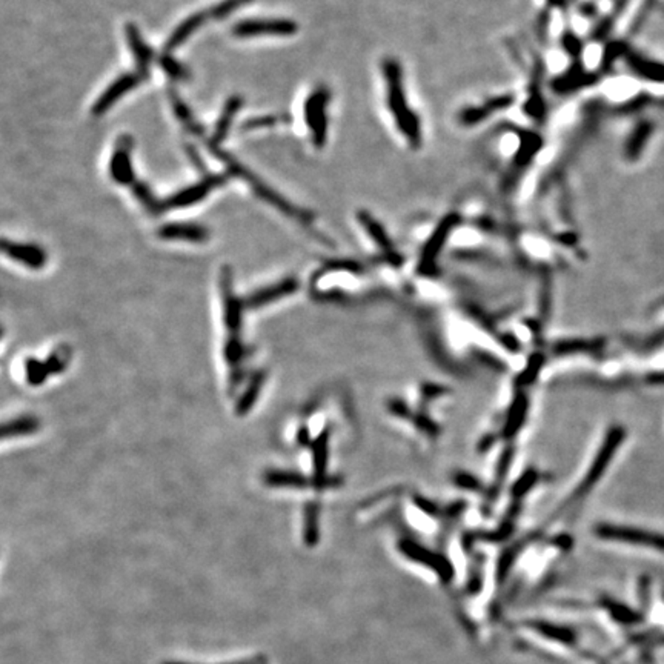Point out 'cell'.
I'll list each match as a JSON object with an SVG mask.
<instances>
[{
    "label": "cell",
    "instance_id": "obj_1",
    "mask_svg": "<svg viewBox=\"0 0 664 664\" xmlns=\"http://www.w3.org/2000/svg\"><path fill=\"white\" fill-rule=\"evenodd\" d=\"M381 112L391 133L405 149L422 151L425 145V126L420 111L410 100L403 63L392 54L381 55L377 62Z\"/></svg>",
    "mask_w": 664,
    "mask_h": 664
},
{
    "label": "cell",
    "instance_id": "obj_2",
    "mask_svg": "<svg viewBox=\"0 0 664 664\" xmlns=\"http://www.w3.org/2000/svg\"><path fill=\"white\" fill-rule=\"evenodd\" d=\"M543 149V138L532 129L509 126L495 138V151L504 165L503 188H513L517 182L534 165L538 153Z\"/></svg>",
    "mask_w": 664,
    "mask_h": 664
},
{
    "label": "cell",
    "instance_id": "obj_3",
    "mask_svg": "<svg viewBox=\"0 0 664 664\" xmlns=\"http://www.w3.org/2000/svg\"><path fill=\"white\" fill-rule=\"evenodd\" d=\"M220 286L223 291V306H224V326L229 332V339L224 344V360L231 372V383H239L241 363L245 359V348L240 342V326H241V312L245 303L239 300L236 294L232 293V271L229 266L222 268Z\"/></svg>",
    "mask_w": 664,
    "mask_h": 664
},
{
    "label": "cell",
    "instance_id": "obj_4",
    "mask_svg": "<svg viewBox=\"0 0 664 664\" xmlns=\"http://www.w3.org/2000/svg\"><path fill=\"white\" fill-rule=\"evenodd\" d=\"M518 104L517 94L511 91L497 92V94L486 96L477 102L463 105L457 111L455 121L458 126L464 129H472L480 125H484L486 121L497 117L501 112H506L508 109L513 108Z\"/></svg>",
    "mask_w": 664,
    "mask_h": 664
},
{
    "label": "cell",
    "instance_id": "obj_5",
    "mask_svg": "<svg viewBox=\"0 0 664 664\" xmlns=\"http://www.w3.org/2000/svg\"><path fill=\"white\" fill-rule=\"evenodd\" d=\"M520 631L525 635V638H528L525 641L530 640L535 646L543 643L548 648H566L570 652H579L582 649L579 633L575 629H569L567 626L549 621H526Z\"/></svg>",
    "mask_w": 664,
    "mask_h": 664
},
{
    "label": "cell",
    "instance_id": "obj_6",
    "mask_svg": "<svg viewBox=\"0 0 664 664\" xmlns=\"http://www.w3.org/2000/svg\"><path fill=\"white\" fill-rule=\"evenodd\" d=\"M331 102V91L326 85H317L307 96L303 105V116L307 128L311 129L312 143L322 149L328 140V105Z\"/></svg>",
    "mask_w": 664,
    "mask_h": 664
},
{
    "label": "cell",
    "instance_id": "obj_7",
    "mask_svg": "<svg viewBox=\"0 0 664 664\" xmlns=\"http://www.w3.org/2000/svg\"><path fill=\"white\" fill-rule=\"evenodd\" d=\"M229 177H231L229 174H211V173L205 174L200 182L188 186V188L177 191L175 194L170 195V197H166L163 200V211L166 212L171 209L186 208V207H191V205L202 202L211 191L220 188V186L223 185H227Z\"/></svg>",
    "mask_w": 664,
    "mask_h": 664
},
{
    "label": "cell",
    "instance_id": "obj_8",
    "mask_svg": "<svg viewBox=\"0 0 664 664\" xmlns=\"http://www.w3.org/2000/svg\"><path fill=\"white\" fill-rule=\"evenodd\" d=\"M595 534L600 538L616 541V543L646 548L664 553V535L657 534V532H649L637 528L600 525L595 529Z\"/></svg>",
    "mask_w": 664,
    "mask_h": 664
},
{
    "label": "cell",
    "instance_id": "obj_9",
    "mask_svg": "<svg viewBox=\"0 0 664 664\" xmlns=\"http://www.w3.org/2000/svg\"><path fill=\"white\" fill-rule=\"evenodd\" d=\"M298 31V25L289 18H246L232 26V34L239 39L256 37L261 34L293 36Z\"/></svg>",
    "mask_w": 664,
    "mask_h": 664
},
{
    "label": "cell",
    "instance_id": "obj_10",
    "mask_svg": "<svg viewBox=\"0 0 664 664\" xmlns=\"http://www.w3.org/2000/svg\"><path fill=\"white\" fill-rule=\"evenodd\" d=\"M134 140L129 134L119 136L114 153H112L111 162H109V175L112 180L119 185L133 186L136 182L133 165H131V151H133Z\"/></svg>",
    "mask_w": 664,
    "mask_h": 664
},
{
    "label": "cell",
    "instance_id": "obj_11",
    "mask_svg": "<svg viewBox=\"0 0 664 664\" xmlns=\"http://www.w3.org/2000/svg\"><path fill=\"white\" fill-rule=\"evenodd\" d=\"M142 82H145V79L140 76L137 71L121 74V76L112 82L111 85L104 92H102V96L94 102V105H92L91 108L92 116H96V117L104 116L112 105H116V102L121 96H125L126 92L134 89Z\"/></svg>",
    "mask_w": 664,
    "mask_h": 664
},
{
    "label": "cell",
    "instance_id": "obj_12",
    "mask_svg": "<svg viewBox=\"0 0 664 664\" xmlns=\"http://www.w3.org/2000/svg\"><path fill=\"white\" fill-rule=\"evenodd\" d=\"M355 220L359 222L361 229L366 232V236L371 239V241L376 245V248L380 252L388 256L389 260H392V257L397 258L394 246H392V241L388 236L385 227H383V224L376 217H374L369 211L359 209L357 212H355Z\"/></svg>",
    "mask_w": 664,
    "mask_h": 664
},
{
    "label": "cell",
    "instance_id": "obj_13",
    "mask_svg": "<svg viewBox=\"0 0 664 664\" xmlns=\"http://www.w3.org/2000/svg\"><path fill=\"white\" fill-rule=\"evenodd\" d=\"M125 36L129 50L136 59L137 72L146 80L149 77V68H151V63L154 60V51L151 50V46L145 43L137 25L128 23L125 26Z\"/></svg>",
    "mask_w": 664,
    "mask_h": 664
},
{
    "label": "cell",
    "instance_id": "obj_14",
    "mask_svg": "<svg viewBox=\"0 0 664 664\" xmlns=\"http://www.w3.org/2000/svg\"><path fill=\"white\" fill-rule=\"evenodd\" d=\"M2 249L9 258L31 269H40L46 263V252L40 246L25 245V243H16L5 239L2 241Z\"/></svg>",
    "mask_w": 664,
    "mask_h": 664
},
{
    "label": "cell",
    "instance_id": "obj_15",
    "mask_svg": "<svg viewBox=\"0 0 664 664\" xmlns=\"http://www.w3.org/2000/svg\"><path fill=\"white\" fill-rule=\"evenodd\" d=\"M157 236L163 240H185L202 243L209 239L208 228L195 223H166L158 228Z\"/></svg>",
    "mask_w": 664,
    "mask_h": 664
},
{
    "label": "cell",
    "instance_id": "obj_16",
    "mask_svg": "<svg viewBox=\"0 0 664 664\" xmlns=\"http://www.w3.org/2000/svg\"><path fill=\"white\" fill-rule=\"evenodd\" d=\"M297 288H298V283L295 278H285L282 280V282H278L273 286L258 289V291H256L254 294H251L246 300H243V303H245V306L248 307L263 306L268 303H273L288 294H293Z\"/></svg>",
    "mask_w": 664,
    "mask_h": 664
},
{
    "label": "cell",
    "instance_id": "obj_17",
    "mask_svg": "<svg viewBox=\"0 0 664 664\" xmlns=\"http://www.w3.org/2000/svg\"><path fill=\"white\" fill-rule=\"evenodd\" d=\"M208 18H209L208 11L194 13L188 18H185V21L173 31V34L168 37V40L165 43V53L174 51L177 46H180L183 42L188 40L190 37L208 21Z\"/></svg>",
    "mask_w": 664,
    "mask_h": 664
},
{
    "label": "cell",
    "instance_id": "obj_18",
    "mask_svg": "<svg viewBox=\"0 0 664 664\" xmlns=\"http://www.w3.org/2000/svg\"><path fill=\"white\" fill-rule=\"evenodd\" d=\"M241 105H243V99L240 96H231L227 100V104H224L222 114L216 124V128H214V134L211 137L214 143L222 145L223 140L227 138L232 120L237 116V112L241 108Z\"/></svg>",
    "mask_w": 664,
    "mask_h": 664
},
{
    "label": "cell",
    "instance_id": "obj_19",
    "mask_svg": "<svg viewBox=\"0 0 664 664\" xmlns=\"http://www.w3.org/2000/svg\"><path fill=\"white\" fill-rule=\"evenodd\" d=\"M131 190H133L137 200L143 205V208L149 214H153V216H160V214L165 212L163 211V200H158L156 195L151 192V190H149V186L146 183L136 180L133 183V186H131Z\"/></svg>",
    "mask_w": 664,
    "mask_h": 664
},
{
    "label": "cell",
    "instance_id": "obj_20",
    "mask_svg": "<svg viewBox=\"0 0 664 664\" xmlns=\"http://www.w3.org/2000/svg\"><path fill=\"white\" fill-rule=\"evenodd\" d=\"M37 428H39V422L34 417L16 418L4 426V438L6 440V438L33 434Z\"/></svg>",
    "mask_w": 664,
    "mask_h": 664
},
{
    "label": "cell",
    "instance_id": "obj_21",
    "mask_svg": "<svg viewBox=\"0 0 664 664\" xmlns=\"http://www.w3.org/2000/svg\"><path fill=\"white\" fill-rule=\"evenodd\" d=\"M158 65L163 68V71L170 76L173 80L177 82H185L191 79V71L182 65L180 62H177L170 53H163L160 58H158Z\"/></svg>",
    "mask_w": 664,
    "mask_h": 664
},
{
    "label": "cell",
    "instance_id": "obj_22",
    "mask_svg": "<svg viewBox=\"0 0 664 664\" xmlns=\"http://www.w3.org/2000/svg\"><path fill=\"white\" fill-rule=\"evenodd\" d=\"M282 121H291V117L288 114H276V116H258L248 119L245 124L241 125V131H251V129H261V128H271L276 126Z\"/></svg>",
    "mask_w": 664,
    "mask_h": 664
},
{
    "label": "cell",
    "instance_id": "obj_23",
    "mask_svg": "<svg viewBox=\"0 0 664 664\" xmlns=\"http://www.w3.org/2000/svg\"><path fill=\"white\" fill-rule=\"evenodd\" d=\"M251 0H223V2L214 5L209 9V18H216V21H220V18L228 17L231 13L236 11L237 8L249 4Z\"/></svg>",
    "mask_w": 664,
    "mask_h": 664
},
{
    "label": "cell",
    "instance_id": "obj_24",
    "mask_svg": "<svg viewBox=\"0 0 664 664\" xmlns=\"http://www.w3.org/2000/svg\"><path fill=\"white\" fill-rule=\"evenodd\" d=\"M261 383H263V379H261L260 376H258L257 379L252 380L251 388H249V391H248V394L243 396L241 401L239 403V410H240V413H246V410L251 408V405L254 403L256 398H257V394L260 392Z\"/></svg>",
    "mask_w": 664,
    "mask_h": 664
},
{
    "label": "cell",
    "instance_id": "obj_25",
    "mask_svg": "<svg viewBox=\"0 0 664 664\" xmlns=\"http://www.w3.org/2000/svg\"><path fill=\"white\" fill-rule=\"evenodd\" d=\"M160 664H195V663H188V661H163ZM223 664H269L268 657L265 653H258V655H254L251 658L245 660H239V661H231V663H223Z\"/></svg>",
    "mask_w": 664,
    "mask_h": 664
},
{
    "label": "cell",
    "instance_id": "obj_26",
    "mask_svg": "<svg viewBox=\"0 0 664 664\" xmlns=\"http://www.w3.org/2000/svg\"><path fill=\"white\" fill-rule=\"evenodd\" d=\"M186 153H188V156H190V158H191V162L194 163L195 168H199L200 171H203L205 174H208L207 171H205V163L202 162V157L199 156L197 149H195L192 145H186Z\"/></svg>",
    "mask_w": 664,
    "mask_h": 664
},
{
    "label": "cell",
    "instance_id": "obj_27",
    "mask_svg": "<svg viewBox=\"0 0 664 664\" xmlns=\"http://www.w3.org/2000/svg\"><path fill=\"white\" fill-rule=\"evenodd\" d=\"M653 380H655V383H664V374H658V376L653 377Z\"/></svg>",
    "mask_w": 664,
    "mask_h": 664
}]
</instances>
